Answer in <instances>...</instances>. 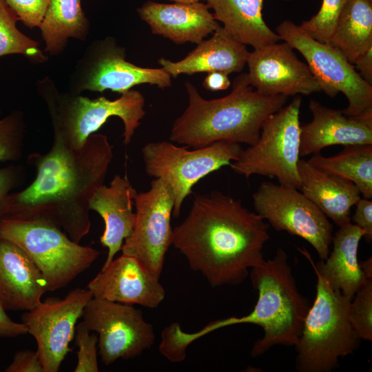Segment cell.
Here are the masks:
<instances>
[{"label": "cell", "instance_id": "cell-1", "mask_svg": "<svg viewBox=\"0 0 372 372\" xmlns=\"http://www.w3.org/2000/svg\"><path fill=\"white\" fill-rule=\"evenodd\" d=\"M112 158L107 136L102 134L90 135L79 149L54 138L46 154L29 155L36 178L23 191L8 195L3 218L45 220L79 243L90 232V202L103 185Z\"/></svg>", "mask_w": 372, "mask_h": 372}, {"label": "cell", "instance_id": "cell-2", "mask_svg": "<svg viewBox=\"0 0 372 372\" xmlns=\"http://www.w3.org/2000/svg\"><path fill=\"white\" fill-rule=\"evenodd\" d=\"M269 225L240 200L218 191L196 195L185 220L173 229L172 245L190 268L213 287L236 285L264 261Z\"/></svg>", "mask_w": 372, "mask_h": 372}, {"label": "cell", "instance_id": "cell-3", "mask_svg": "<svg viewBox=\"0 0 372 372\" xmlns=\"http://www.w3.org/2000/svg\"><path fill=\"white\" fill-rule=\"evenodd\" d=\"M250 278L258 293L251 313L212 321L194 333H186L180 327H176L171 334L174 349L185 353L187 347L200 338L218 329L243 323L256 324L264 331L263 336L253 345V357L265 353L274 345L294 346L310 306L298 291L285 251L279 247L272 258L252 267Z\"/></svg>", "mask_w": 372, "mask_h": 372}, {"label": "cell", "instance_id": "cell-4", "mask_svg": "<svg viewBox=\"0 0 372 372\" xmlns=\"http://www.w3.org/2000/svg\"><path fill=\"white\" fill-rule=\"evenodd\" d=\"M185 86L188 105L174 121L169 139L193 148L220 141L254 145L262 122L284 107L288 97L259 94L249 85L246 73L236 76L231 92L219 99H203L189 81Z\"/></svg>", "mask_w": 372, "mask_h": 372}, {"label": "cell", "instance_id": "cell-5", "mask_svg": "<svg viewBox=\"0 0 372 372\" xmlns=\"http://www.w3.org/2000/svg\"><path fill=\"white\" fill-rule=\"evenodd\" d=\"M36 87L47 106L54 138L71 149L81 148L88 137L111 116H117L123 121V143L127 145L145 114V98L137 90L122 93L115 100L103 96L90 99L69 91L59 92L49 76L38 80Z\"/></svg>", "mask_w": 372, "mask_h": 372}, {"label": "cell", "instance_id": "cell-6", "mask_svg": "<svg viewBox=\"0 0 372 372\" xmlns=\"http://www.w3.org/2000/svg\"><path fill=\"white\" fill-rule=\"evenodd\" d=\"M313 270L316 294L294 345L296 369L300 372H330L338 366L340 358L353 353L360 339L349 318L351 300Z\"/></svg>", "mask_w": 372, "mask_h": 372}, {"label": "cell", "instance_id": "cell-7", "mask_svg": "<svg viewBox=\"0 0 372 372\" xmlns=\"http://www.w3.org/2000/svg\"><path fill=\"white\" fill-rule=\"evenodd\" d=\"M0 238L21 248L42 273L48 291L65 287L89 268L100 251L71 240L56 225L43 220H0Z\"/></svg>", "mask_w": 372, "mask_h": 372}, {"label": "cell", "instance_id": "cell-8", "mask_svg": "<svg viewBox=\"0 0 372 372\" xmlns=\"http://www.w3.org/2000/svg\"><path fill=\"white\" fill-rule=\"evenodd\" d=\"M301 103V96H296L267 116L256 143L242 150L239 158L230 164L231 169L246 178L254 174L276 178L280 185L300 189Z\"/></svg>", "mask_w": 372, "mask_h": 372}, {"label": "cell", "instance_id": "cell-9", "mask_svg": "<svg viewBox=\"0 0 372 372\" xmlns=\"http://www.w3.org/2000/svg\"><path fill=\"white\" fill-rule=\"evenodd\" d=\"M178 147L172 142H151L142 149L145 172L161 178L174 195L172 215H180L182 204L194 185L210 173L237 161L242 152L240 143L226 141L203 147Z\"/></svg>", "mask_w": 372, "mask_h": 372}, {"label": "cell", "instance_id": "cell-10", "mask_svg": "<svg viewBox=\"0 0 372 372\" xmlns=\"http://www.w3.org/2000/svg\"><path fill=\"white\" fill-rule=\"evenodd\" d=\"M276 31L281 40L304 57L322 92L332 98L339 92L345 95L348 105L342 110L344 115L355 117L372 111V85L338 49L314 39L290 20L282 21Z\"/></svg>", "mask_w": 372, "mask_h": 372}, {"label": "cell", "instance_id": "cell-11", "mask_svg": "<svg viewBox=\"0 0 372 372\" xmlns=\"http://www.w3.org/2000/svg\"><path fill=\"white\" fill-rule=\"evenodd\" d=\"M125 58V48L119 45L113 37L93 41L70 73L69 92L81 94L110 90L122 94L143 83L161 89L172 85V76L163 68L139 67Z\"/></svg>", "mask_w": 372, "mask_h": 372}, {"label": "cell", "instance_id": "cell-12", "mask_svg": "<svg viewBox=\"0 0 372 372\" xmlns=\"http://www.w3.org/2000/svg\"><path fill=\"white\" fill-rule=\"evenodd\" d=\"M253 205L256 213L275 229L304 239L321 260L327 258L333 225L298 189L263 182L253 194Z\"/></svg>", "mask_w": 372, "mask_h": 372}, {"label": "cell", "instance_id": "cell-13", "mask_svg": "<svg viewBox=\"0 0 372 372\" xmlns=\"http://www.w3.org/2000/svg\"><path fill=\"white\" fill-rule=\"evenodd\" d=\"M82 317L86 327L99 334V354L106 366L134 358L154 343L153 326L132 304L92 297Z\"/></svg>", "mask_w": 372, "mask_h": 372}, {"label": "cell", "instance_id": "cell-14", "mask_svg": "<svg viewBox=\"0 0 372 372\" xmlns=\"http://www.w3.org/2000/svg\"><path fill=\"white\" fill-rule=\"evenodd\" d=\"M134 205V226L130 236L123 242L122 254L136 257L159 278L165 254L172 245V191L166 182L154 178L149 190L137 193Z\"/></svg>", "mask_w": 372, "mask_h": 372}, {"label": "cell", "instance_id": "cell-15", "mask_svg": "<svg viewBox=\"0 0 372 372\" xmlns=\"http://www.w3.org/2000/svg\"><path fill=\"white\" fill-rule=\"evenodd\" d=\"M89 289L76 288L63 299L49 297L21 316L28 333L35 339L45 372H57L66 355L76 324L92 298Z\"/></svg>", "mask_w": 372, "mask_h": 372}, {"label": "cell", "instance_id": "cell-16", "mask_svg": "<svg viewBox=\"0 0 372 372\" xmlns=\"http://www.w3.org/2000/svg\"><path fill=\"white\" fill-rule=\"evenodd\" d=\"M249 85L265 96L310 95L322 92L308 65L287 42L274 43L249 53Z\"/></svg>", "mask_w": 372, "mask_h": 372}, {"label": "cell", "instance_id": "cell-17", "mask_svg": "<svg viewBox=\"0 0 372 372\" xmlns=\"http://www.w3.org/2000/svg\"><path fill=\"white\" fill-rule=\"evenodd\" d=\"M94 298L154 309L165 297L159 278L136 257L122 254L89 282Z\"/></svg>", "mask_w": 372, "mask_h": 372}, {"label": "cell", "instance_id": "cell-18", "mask_svg": "<svg viewBox=\"0 0 372 372\" xmlns=\"http://www.w3.org/2000/svg\"><path fill=\"white\" fill-rule=\"evenodd\" d=\"M154 34L176 44L199 43L220 26L206 3H161L147 1L136 9Z\"/></svg>", "mask_w": 372, "mask_h": 372}, {"label": "cell", "instance_id": "cell-19", "mask_svg": "<svg viewBox=\"0 0 372 372\" xmlns=\"http://www.w3.org/2000/svg\"><path fill=\"white\" fill-rule=\"evenodd\" d=\"M48 291L34 262L14 242L0 238V303L6 310L30 311Z\"/></svg>", "mask_w": 372, "mask_h": 372}, {"label": "cell", "instance_id": "cell-20", "mask_svg": "<svg viewBox=\"0 0 372 372\" xmlns=\"http://www.w3.org/2000/svg\"><path fill=\"white\" fill-rule=\"evenodd\" d=\"M136 190L125 176H114L109 186L104 184L96 189L90 202V209L103 219L105 229L101 244L108 249L104 269L121 250L124 240L133 230L136 214L133 211Z\"/></svg>", "mask_w": 372, "mask_h": 372}, {"label": "cell", "instance_id": "cell-21", "mask_svg": "<svg viewBox=\"0 0 372 372\" xmlns=\"http://www.w3.org/2000/svg\"><path fill=\"white\" fill-rule=\"evenodd\" d=\"M309 108L313 118L300 126V156L316 154L333 145L372 144V128L342 110L322 105L315 99Z\"/></svg>", "mask_w": 372, "mask_h": 372}, {"label": "cell", "instance_id": "cell-22", "mask_svg": "<svg viewBox=\"0 0 372 372\" xmlns=\"http://www.w3.org/2000/svg\"><path fill=\"white\" fill-rule=\"evenodd\" d=\"M212 34L180 61L174 62L161 58L159 64L174 78L198 72H221L229 74L241 72L249 53L245 45L231 37L221 25Z\"/></svg>", "mask_w": 372, "mask_h": 372}, {"label": "cell", "instance_id": "cell-23", "mask_svg": "<svg viewBox=\"0 0 372 372\" xmlns=\"http://www.w3.org/2000/svg\"><path fill=\"white\" fill-rule=\"evenodd\" d=\"M298 169L301 192L338 227L351 223V209L361 198L356 185L316 167L308 160L300 158Z\"/></svg>", "mask_w": 372, "mask_h": 372}, {"label": "cell", "instance_id": "cell-24", "mask_svg": "<svg viewBox=\"0 0 372 372\" xmlns=\"http://www.w3.org/2000/svg\"><path fill=\"white\" fill-rule=\"evenodd\" d=\"M364 235V231L351 222L339 227L332 237V251L317 264L306 249H298L332 287L351 300L367 280L358 258L359 243Z\"/></svg>", "mask_w": 372, "mask_h": 372}, {"label": "cell", "instance_id": "cell-25", "mask_svg": "<svg viewBox=\"0 0 372 372\" xmlns=\"http://www.w3.org/2000/svg\"><path fill=\"white\" fill-rule=\"evenodd\" d=\"M264 1L207 0L206 4L231 37L245 45L258 49L281 40L262 18Z\"/></svg>", "mask_w": 372, "mask_h": 372}, {"label": "cell", "instance_id": "cell-26", "mask_svg": "<svg viewBox=\"0 0 372 372\" xmlns=\"http://www.w3.org/2000/svg\"><path fill=\"white\" fill-rule=\"evenodd\" d=\"M39 28L44 52L57 56L64 52L70 38L86 41L90 23L82 9L81 0H49Z\"/></svg>", "mask_w": 372, "mask_h": 372}, {"label": "cell", "instance_id": "cell-27", "mask_svg": "<svg viewBox=\"0 0 372 372\" xmlns=\"http://www.w3.org/2000/svg\"><path fill=\"white\" fill-rule=\"evenodd\" d=\"M329 43L352 64L372 47V0H349Z\"/></svg>", "mask_w": 372, "mask_h": 372}, {"label": "cell", "instance_id": "cell-28", "mask_svg": "<svg viewBox=\"0 0 372 372\" xmlns=\"http://www.w3.org/2000/svg\"><path fill=\"white\" fill-rule=\"evenodd\" d=\"M308 161L316 167L353 182L363 198H372V144L344 145L335 156L313 154Z\"/></svg>", "mask_w": 372, "mask_h": 372}, {"label": "cell", "instance_id": "cell-29", "mask_svg": "<svg viewBox=\"0 0 372 372\" xmlns=\"http://www.w3.org/2000/svg\"><path fill=\"white\" fill-rule=\"evenodd\" d=\"M18 21L13 10L0 0V57L18 54L36 64L45 63L48 58L39 48V43L17 28Z\"/></svg>", "mask_w": 372, "mask_h": 372}, {"label": "cell", "instance_id": "cell-30", "mask_svg": "<svg viewBox=\"0 0 372 372\" xmlns=\"http://www.w3.org/2000/svg\"><path fill=\"white\" fill-rule=\"evenodd\" d=\"M25 131L24 115L19 110L0 119V161H16L21 158Z\"/></svg>", "mask_w": 372, "mask_h": 372}, {"label": "cell", "instance_id": "cell-31", "mask_svg": "<svg viewBox=\"0 0 372 372\" xmlns=\"http://www.w3.org/2000/svg\"><path fill=\"white\" fill-rule=\"evenodd\" d=\"M349 0H322L316 14L302 21L301 28L314 39L329 43L337 21L343 8Z\"/></svg>", "mask_w": 372, "mask_h": 372}, {"label": "cell", "instance_id": "cell-32", "mask_svg": "<svg viewBox=\"0 0 372 372\" xmlns=\"http://www.w3.org/2000/svg\"><path fill=\"white\" fill-rule=\"evenodd\" d=\"M349 318L360 339L372 341V279H367L351 300Z\"/></svg>", "mask_w": 372, "mask_h": 372}, {"label": "cell", "instance_id": "cell-33", "mask_svg": "<svg viewBox=\"0 0 372 372\" xmlns=\"http://www.w3.org/2000/svg\"><path fill=\"white\" fill-rule=\"evenodd\" d=\"M75 342L79 347L76 352L77 364L75 372H98V340L94 333L86 327L83 322L76 327Z\"/></svg>", "mask_w": 372, "mask_h": 372}, {"label": "cell", "instance_id": "cell-34", "mask_svg": "<svg viewBox=\"0 0 372 372\" xmlns=\"http://www.w3.org/2000/svg\"><path fill=\"white\" fill-rule=\"evenodd\" d=\"M29 28H39L45 13L49 0H2Z\"/></svg>", "mask_w": 372, "mask_h": 372}, {"label": "cell", "instance_id": "cell-35", "mask_svg": "<svg viewBox=\"0 0 372 372\" xmlns=\"http://www.w3.org/2000/svg\"><path fill=\"white\" fill-rule=\"evenodd\" d=\"M6 372H45L37 351L23 350L17 351Z\"/></svg>", "mask_w": 372, "mask_h": 372}, {"label": "cell", "instance_id": "cell-36", "mask_svg": "<svg viewBox=\"0 0 372 372\" xmlns=\"http://www.w3.org/2000/svg\"><path fill=\"white\" fill-rule=\"evenodd\" d=\"M355 210L351 216V222L364 231V238L367 242L372 240V201L360 198L355 204Z\"/></svg>", "mask_w": 372, "mask_h": 372}, {"label": "cell", "instance_id": "cell-37", "mask_svg": "<svg viewBox=\"0 0 372 372\" xmlns=\"http://www.w3.org/2000/svg\"><path fill=\"white\" fill-rule=\"evenodd\" d=\"M18 169L9 167L0 169V220L3 218L10 191L17 181Z\"/></svg>", "mask_w": 372, "mask_h": 372}, {"label": "cell", "instance_id": "cell-38", "mask_svg": "<svg viewBox=\"0 0 372 372\" xmlns=\"http://www.w3.org/2000/svg\"><path fill=\"white\" fill-rule=\"evenodd\" d=\"M28 333L26 326L13 321L0 303V337L14 338Z\"/></svg>", "mask_w": 372, "mask_h": 372}, {"label": "cell", "instance_id": "cell-39", "mask_svg": "<svg viewBox=\"0 0 372 372\" xmlns=\"http://www.w3.org/2000/svg\"><path fill=\"white\" fill-rule=\"evenodd\" d=\"M230 85L228 74L221 72H209L203 82V86L211 92L227 90Z\"/></svg>", "mask_w": 372, "mask_h": 372}, {"label": "cell", "instance_id": "cell-40", "mask_svg": "<svg viewBox=\"0 0 372 372\" xmlns=\"http://www.w3.org/2000/svg\"><path fill=\"white\" fill-rule=\"evenodd\" d=\"M353 65L359 71L360 76L367 83L372 85V47L360 56Z\"/></svg>", "mask_w": 372, "mask_h": 372}, {"label": "cell", "instance_id": "cell-41", "mask_svg": "<svg viewBox=\"0 0 372 372\" xmlns=\"http://www.w3.org/2000/svg\"><path fill=\"white\" fill-rule=\"evenodd\" d=\"M361 269L367 279H372V259L371 257L360 262Z\"/></svg>", "mask_w": 372, "mask_h": 372}, {"label": "cell", "instance_id": "cell-42", "mask_svg": "<svg viewBox=\"0 0 372 372\" xmlns=\"http://www.w3.org/2000/svg\"><path fill=\"white\" fill-rule=\"evenodd\" d=\"M174 3H193V2H198L202 1H207V0H169Z\"/></svg>", "mask_w": 372, "mask_h": 372}]
</instances>
